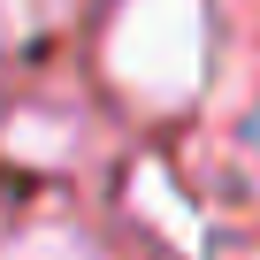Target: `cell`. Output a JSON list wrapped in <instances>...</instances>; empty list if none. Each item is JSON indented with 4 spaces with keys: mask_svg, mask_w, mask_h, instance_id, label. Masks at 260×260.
<instances>
[{
    "mask_svg": "<svg viewBox=\"0 0 260 260\" xmlns=\"http://www.w3.org/2000/svg\"><path fill=\"white\" fill-rule=\"evenodd\" d=\"M100 61L130 107L184 115V107H199V92L214 77V16H207V0H122L107 16Z\"/></svg>",
    "mask_w": 260,
    "mask_h": 260,
    "instance_id": "1",
    "label": "cell"
},
{
    "mask_svg": "<svg viewBox=\"0 0 260 260\" xmlns=\"http://www.w3.org/2000/svg\"><path fill=\"white\" fill-rule=\"evenodd\" d=\"M0 146L23 153V161H39V169H69V161L84 153V122H77L69 107H23L8 130H0Z\"/></svg>",
    "mask_w": 260,
    "mask_h": 260,
    "instance_id": "2",
    "label": "cell"
},
{
    "mask_svg": "<svg viewBox=\"0 0 260 260\" xmlns=\"http://www.w3.org/2000/svg\"><path fill=\"white\" fill-rule=\"evenodd\" d=\"M0 260H107V245L84 222H31L16 237H0Z\"/></svg>",
    "mask_w": 260,
    "mask_h": 260,
    "instance_id": "3",
    "label": "cell"
},
{
    "mask_svg": "<svg viewBox=\"0 0 260 260\" xmlns=\"http://www.w3.org/2000/svg\"><path fill=\"white\" fill-rule=\"evenodd\" d=\"M230 138H237V153L260 169V84H252V92H245V107L230 115Z\"/></svg>",
    "mask_w": 260,
    "mask_h": 260,
    "instance_id": "4",
    "label": "cell"
},
{
    "mask_svg": "<svg viewBox=\"0 0 260 260\" xmlns=\"http://www.w3.org/2000/svg\"><path fill=\"white\" fill-rule=\"evenodd\" d=\"M39 16H46V0H0V46L31 39V31H39Z\"/></svg>",
    "mask_w": 260,
    "mask_h": 260,
    "instance_id": "5",
    "label": "cell"
}]
</instances>
